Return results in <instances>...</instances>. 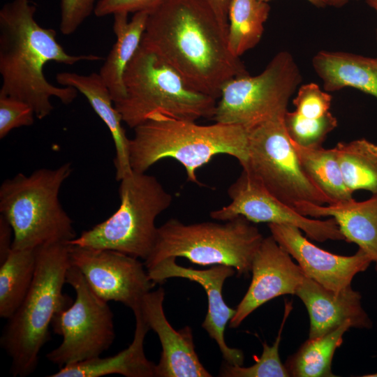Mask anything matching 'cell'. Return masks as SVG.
<instances>
[{"label":"cell","mask_w":377,"mask_h":377,"mask_svg":"<svg viewBox=\"0 0 377 377\" xmlns=\"http://www.w3.org/2000/svg\"><path fill=\"white\" fill-rule=\"evenodd\" d=\"M227 36L205 0H165L149 13L141 45L191 88L217 100L228 81L249 73L230 52Z\"/></svg>","instance_id":"cell-1"},{"label":"cell","mask_w":377,"mask_h":377,"mask_svg":"<svg viewBox=\"0 0 377 377\" xmlns=\"http://www.w3.org/2000/svg\"><path fill=\"white\" fill-rule=\"evenodd\" d=\"M36 10L29 0H13L0 10V94L27 103L35 116L42 119L53 110L52 97L68 105L78 92L73 87L49 82L43 73L45 64L54 61L73 65L83 61H100L103 57L68 54L57 40L56 31L36 22Z\"/></svg>","instance_id":"cell-2"},{"label":"cell","mask_w":377,"mask_h":377,"mask_svg":"<svg viewBox=\"0 0 377 377\" xmlns=\"http://www.w3.org/2000/svg\"><path fill=\"white\" fill-rule=\"evenodd\" d=\"M248 135V130L238 125H200L154 114L134 128L130 139L131 167L135 172L144 173L158 161L172 158L184 167L187 180L198 184L196 170L216 155L233 156L244 167L249 157Z\"/></svg>","instance_id":"cell-3"},{"label":"cell","mask_w":377,"mask_h":377,"mask_svg":"<svg viewBox=\"0 0 377 377\" xmlns=\"http://www.w3.org/2000/svg\"><path fill=\"white\" fill-rule=\"evenodd\" d=\"M69 244L60 242L36 249V270L29 290L8 323L1 346L11 359L13 376L32 374L39 353L50 339L54 316L68 307L72 299L63 293L71 266Z\"/></svg>","instance_id":"cell-4"},{"label":"cell","mask_w":377,"mask_h":377,"mask_svg":"<svg viewBox=\"0 0 377 377\" xmlns=\"http://www.w3.org/2000/svg\"><path fill=\"white\" fill-rule=\"evenodd\" d=\"M72 167L41 168L18 173L0 186V213L13 231V249H36L75 239L73 221L62 208L59 193Z\"/></svg>","instance_id":"cell-5"},{"label":"cell","mask_w":377,"mask_h":377,"mask_svg":"<svg viewBox=\"0 0 377 377\" xmlns=\"http://www.w3.org/2000/svg\"><path fill=\"white\" fill-rule=\"evenodd\" d=\"M124 84L125 96L114 105L131 128L154 114L192 121L214 117L216 100L191 88L141 44L125 70Z\"/></svg>","instance_id":"cell-6"},{"label":"cell","mask_w":377,"mask_h":377,"mask_svg":"<svg viewBox=\"0 0 377 377\" xmlns=\"http://www.w3.org/2000/svg\"><path fill=\"white\" fill-rule=\"evenodd\" d=\"M263 238L258 228L241 216L223 223L184 224L170 219L158 227L154 246L144 264L147 269L165 258L182 257L202 266H230L238 276L247 275Z\"/></svg>","instance_id":"cell-7"},{"label":"cell","mask_w":377,"mask_h":377,"mask_svg":"<svg viewBox=\"0 0 377 377\" xmlns=\"http://www.w3.org/2000/svg\"><path fill=\"white\" fill-rule=\"evenodd\" d=\"M119 182L117 210L68 243L114 250L145 260L156 240V219L171 206L173 198L154 176L145 172L133 171Z\"/></svg>","instance_id":"cell-8"},{"label":"cell","mask_w":377,"mask_h":377,"mask_svg":"<svg viewBox=\"0 0 377 377\" xmlns=\"http://www.w3.org/2000/svg\"><path fill=\"white\" fill-rule=\"evenodd\" d=\"M302 82L290 53H277L260 74L232 78L221 89L213 119L248 131L288 111V101Z\"/></svg>","instance_id":"cell-9"},{"label":"cell","mask_w":377,"mask_h":377,"mask_svg":"<svg viewBox=\"0 0 377 377\" xmlns=\"http://www.w3.org/2000/svg\"><path fill=\"white\" fill-rule=\"evenodd\" d=\"M283 117L249 129V157L242 167L253 175L273 195L295 207L301 202L333 203L302 168L287 134Z\"/></svg>","instance_id":"cell-10"},{"label":"cell","mask_w":377,"mask_h":377,"mask_svg":"<svg viewBox=\"0 0 377 377\" xmlns=\"http://www.w3.org/2000/svg\"><path fill=\"white\" fill-rule=\"evenodd\" d=\"M66 283L73 288L75 300L54 316L51 327L62 337V342L46 355L60 368L100 357L115 338L110 306L91 290L73 265L68 269Z\"/></svg>","instance_id":"cell-11"},{"label":"cell","mask_w":377,"mask_h":377,"mask_svg":"<svg viewBox=\"0 0 377 377\" xmlns=\"http://www.w3.org/2000/svg\"><path fill=\"white\" fill-rule=\"evenodd\" d=\"M227 192L230 203L212 211L209 214L212 219L226 221L241 216L254 223L293 226L303 231L309 238L320 242L329 239L346 241L333 218L319 220L301 214L269 193L246 170L242 169Z\"/></svg>","instance_id":"cell-12"},{"label":"cell","mask_w":377,"mask_h":377,"mask_svg":"<svg viewBox=\"0 0 377 377\" xmlns=\"http://www.w3.org/2000/svg\"><path fill=\"white\" fill-rule=\"evenodd\" d=\"M69 256L100 298L121 302L133 311L155 283L145 264L121 252L69 244Z\"/></svg>","instance_id":"cell-13"},{"label":"cell","mask_w":377,"mask_h":377,"mask_svg":"<svg viewBox=\"0 0 377 377\" xmlns=\"http://www.w3.org/2000/svg\"><path fill=\"white\" fill-rule=\"evenodd\" d=\"M271 235L294 258L304 274L323 287L339 292L351 286L354 276L373 263L362 249L352 256L326 251L310 242L297 227L269 223Z\"/></svg>","instance_id":"cell-14"},{"label":"cell","mask_w":377,"mask_h":377,"mask_svg":"<svg viewBox=\"0 0 377 377\" xmlns=\"http://www.w3.org/2000/svg\"><path fill=\"white\" fill-rule=\"evenodd\" d=\"M249 287L229 323L236 328L253 311L269 300L284 295H295L306 275L271 235L264 237L251 265Z\"/></svg>","instance_id":"cell-15"},{"label":"cell","mask_w":377,"mask_h":377,"mask_svg":"<svg viewBox=\"0 0 377 377\" xmlns=\"http://www.w3.org/2000/svg\"><path fill=\"white\" fill-rule=\"evenodd\" d=\"M175 257L165 258L147 269L154 283H163L170 278H183L197 282L205 289L208 300V310L202 327L217 343L225 362L232 365L242 366L243 352L230 348L224 339V331L228 323L235 316L236 309L228 306L223 297L225 281L233 276L235 269L218 265L206 269L184 267L176 263Z\"/></svg>","instance_id":"cell-16"},{"label":"cell","mask_w":377,"mask_h":377,"mask_svg":"<svg viewBox=\"0 0 377 377\" xmlns=\"http://www.w3.org/2000/svg\"><path fill=\"white\" fill-rule=\"evenodd\" d=\"M165 290L160 287L142 299L140 311L150 330L158 335L161 346L155 377H210L195 350L192 330L185 326L175 330L168 321L164 311Z\"/></svg>","instance_id":"cell-17"},{"label":"cell","mask_w":377,"mask_h":377,"mask_svg":"<svg viewBox=\"0 0 377 377\" xmlns=\"http://www.w3.org/2000/svg\"><path fill=\"white\" fill-rule=\"evenodd\" d=\"M295 295L308 311L310 339L323 336L348 320L355 328L369 330L373 327L372 320L362 307V295L351 286L335 292L306 276Z\"/></svg>","instance_id":"cell-18"},{"label":"cell","mask_w":377,"mask_h":377,"mask_svg":"<svg viewBox=\"0 0 377 377\" xmlns=\"http://www.w3.org/2000/svg\"><path fill=\"white\" fill-rule=\"evenodd\" d=\"M295 209L311 218H333L346 241L355 243L369 256L377 273V193L361 202L354 198L324 205L301 202Z\"/></svg>","instance_id":"cell-19"},{"label":"cell","mask_w":377,"mask_h":377,"mask_svg":"<svg viewBox=\"0 0 377 377\" xmlns=\"http://www.w3.org/2000/svg\"><path fill=\"white\" fill-rule=\"evenodd\" d=\"M56 79L60 85L73 87L84 95L108 126L115 147L116 179L120 181L130 175L133 172L129 157L130 139L121 126V116L114 107L110 91L100 74L62 72L57 74Z\"/></svg>","instance_id":"cell-20"},{"label":"cell","mask_w":377,"mask_h":377,"mask_svg":"<svg viewBox=\"0 0 377 377\" xmlns=\"http://www.w3.org/2000/svg\"><path fill=\"white\" fill-rule=\"evenodd\" d=\"M135 329L132 343L128 347L111 357L87 360L68 364L49 377H100L120 374L126 377H155L156 364L149 361L145 353L144 342L150 330L140 308L133 311Z\"/></svg>","instance_id":"cell-21"},{"label":"cell","mask_w":377,"mask_h":377,"mask_svg":"<svg viewBox=\"0 0 377 377\" xmlns=\"http://www.w3.org/2000/svg\"><path fill=\"white\" fill-rule=\"evenodd\" d=\"M312 66L326 91L352 87L377 98V58L323 50L314 55Z\"/></svg>","instance_id":"cell-22"},{"label":"cell","mask_w":377,"mask_h":377,"mask_svg":"<svg viewBox=\"0 0 377 377\" xmlns=\"http://www.w3.org/2000/svg\"><path fill=\"white\" fill-rule=\"evenodd\" d=\"M128 15L126 13L113 15V31L116 36V42L99 73L114 103L121 101L125 96L124 72L141 44L149 12L133 13L131 20H128Z\"/></svg>","instance_id":"cell-23"},{"label":"cell","mask_w":377,"mask_h":377,"mask_svg":"<svg viewBox=\"0 0 377 377\" xmlns=\"http://www.w3.org/2000/svg\"><path fill=\"white\" fill-rule=\"evenodd\" d=\"M350 327H353V323L348 320L323 336L309 338L285 363L290 376H336L332 371V360L343 342L344 333Z\"/></svg>","instance_id":"cell-24"},{"label":"cell","mask_w":377,"mask_h":377,"mask_svg":"<svg viewBox=\"0 0 377 377\" xmlns=\"http://www.w3.org/2000/svg\"><path fill=\"white\" fill-rule=\"evenodd\" d=\"M36 270V249H13L0 263V316L9 319L22 303Z\"/></svg>","instance_id":"cell-25"},{"label":"cell","mask_w":377,"mask_h":377,"mask_svg":"<svg viewBox=\"0 0 377 377\" xmlns=\"http://www.w3.org/2000/svg\"><path fill=\"white\" fill-rule=\"evenodd\" d=\"M268 2L260 0H230L228 7V45L240 57L260 40L269 15Z\"/></svg>","instance_id":"cell-26"},{"label":"cell","mask_w":377,"mask_h":377,"mask_svg":"<svg viewBox=\"0 0 377 377\" xmlns=\"http://www.w3.org/2000/svg\"><path fill=\"white\" fill-rule=\"evenodd\" d=\"M343 182L354 193L366 190L377 193V145L361 138L339 142L334 147Z\"/></svg>","instance_id":"cell-27"},{"label":"cell","mask_w":377,"mask_h":377,"mask_svg":"<svg viewBox=\"0 0 377 377\" xmlns=\"http://www.w3.org/2000/svg\"><path fill=\"white\" fill-rule=\"evenodd\" d=\"M290 141L306 173L333 203L353 199L343 182L334 148H306Z\"/></svg>","instance_id":"cell-28"},{"label":"cell","mask_w":377,"mask_h":377,"mask_svg":"<svg viewBox=\"0 0 377 377\" xmlns=\"http://www.w3.org/2000/svg\"><path fill=\"white\" fill-rule=\"evenodd\" d=\"M292 310V302H286L284 315L278 335L272 346L263 343L261 356H254L255 363L249 367L232 365L225 362L219 371L222 377H289L290 375L279 357V345L281 333L286 319Z\"/></svg>","instance_id":"cell-29"},{"label":"cell","mask_w":377,"mask_h":377,"mask_svg":"<svg viewBox=\"0 0 377 377\" xmlns=\"http://www.w3.org/2000/svg\"><path fill=\"white\" fill-rule=\"evenodd\" d=\"M283 124L287 134L294 142L303 147L318 148L322 147L327 135L337 126V119L330 112L311 119L295 111H287Z\"/></svg>","instance_id":"cell-30"},{"label":"cell","mask_w":377,"mask_h":377,"mask_svg":"<svg viewBox=\"0 0 377 377\" xmlns=\"http://www.w3.org/2000/svg\"><path fill=\"white\" fill-rule=\"evenodd\" d=\"M332 98L318 84L309 83L300 87L293 103L296 112L304 117L315 119L330 112Z\"/></svg>","instance_id":"cell-31"},{"label":"cell","mask_w":377,"mask_h":377,"mask_svg":"<svg viewBox=\"0 0 377 377\" xmlns=\"http://www.w3.org/2000/svg\"><path fill=\"white\" fill-rule=\"evenodd\" d=\"M35 113L27 103L0 94V138L16 128L31 126Z\"/></svg>","instance_id":"cell-32"},{"label":"cell","mask_w":377,"mask_h":377,"mask_svg":"<svg viewBox=\"0 0 377 377\" xmlns=\"http://www.w3.org/2000/svg\"><path fill=\"white\" fill-rule=\"evenodd\" d=\"M98 0H61L60 31L63 34L74 33L84 21L94 13Z\"/></svg>","instance_id":"cell-33"},{"label":"cell","mask_w":377,"mask_h":377,"mask_svg":"<svg viewBox=\"0 0 377 377\" xmlns=\"http://www.w3.org/2000/svg\"><path fill=\"white\" fill-rule=\"evenodd\" d=\"M165 0H98L94 10L96 17H105L117 13H135L151 12Z\"/></svg>","instance_id":"cell-34"},{"label":"cell","mask_w":377,"mask_h":377,"mask_svg":"<svg viewBox=\"0 0 377 377\" xmlns=\"http://www.w3.org/2000/svg\"><path fill=\"white\" fill-rule=\"evenodd\" d=\"M13 231L8 221L0 215V263H3L12 250Z\"/></svg>","instance_id":"cell-35"},{"label":"cell","mask_w":377,"mask_h":377,"mask_svg":"<svg viewBox=\"0 0 377 377\" xmlns=\"http://www.w3.org/2000/svg\"><path fill=\"white\" fill-rule=\"evenodd\" d=\"M220 22L228 29V7L230 0H205Z\"/></svg>","instance_id":"cell-36"},{"label":"cell","mask_w":377,"mask_h":377,"mask_svg":"<svg viewBox=\"0 0 377 377\" xmlns=\"http://www.w3.org/2000/svg\"><path fill=\"white\" fill-rule=\"evenodd\" d=\"M327 5L336 8H341L346 4L350 0H326Z\"/></svg>","instance_id":"cell-37"},{"label":"cell","mask_w":377,"mask_h":377,"mask_svg":"<svg viewBox=\"0 0 377 377\" xmlns=\"http://www.w3.org/2000/svg\"><path fill=\"white\" fill-rule=\"evenodd\" d=\"M260 1L269 2L272 0H260ZM307 1L317 8H325L326 6H327L326 0H307Z\"/></svg>","instance_id":"cell-38"},{"label":"cell","mask_w":377,"mask_h":377,"mask_svg":"<svg viewBox=\"0 0 377 377\" xmlns=\"http://www.w3.org/2000/svg\"><path fill=\"white\" fill-rule=\"evenodd\" d=\"M369 6L377 12V0H365Z\"/></svg>","instance_id":"cell-39"},{"label":"cell","mask_w":377,"mask_h":377,"mask_svg":"<svg viewBox=\"0 0 377 377\" xmlns=\"http://www.w3.org/2000/svg\"><path fill=\"white\" fill-rule=\"evenodd\" d=\"M364 377H377V372L362 376Z\"/></svg>","instance_id":"cell-40"},{"label":"cell","mask_w":377,"mask_h":377,"mask_svg":"<svg viewBox=\"0 0 377 377\" xmlns=\"http://www.w3.org/2000/svg\"><path fill=\"white\" fill-rule=\"evenodd\" d=\"M376 39H377V29H376Z\"/></svg>","instance_id":"cell-41"}]
</instances>
